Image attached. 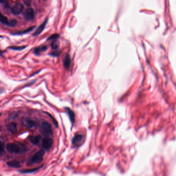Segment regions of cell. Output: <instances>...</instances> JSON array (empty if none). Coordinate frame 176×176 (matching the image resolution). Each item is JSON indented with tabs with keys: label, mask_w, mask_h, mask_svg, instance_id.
<instances>
[{
	"label": "cell",
	"mask_w": 176,
	"mask_h": 176,
	"mask_svg": "<svg viewBox=\"0 0 176 176\" xmlns=\"http://www.w3.org/2000/svg\"><path fill=\"white\" fill-rule=\"evenodd\" d=\"M41 131L45 136H50L53 134L51 125L47 122H43L41 125Z\"/></svg>",
	"instance_id": "obj_1"
},
{
	"label": "cell",
	"mask_w": 176,
	"mask_h": 176,
	"mask_svg": "<svg viewBox=\"0 0 176 176\" xmlns=\"http://www.w3.org/2000/svg\"><path fill=\"white\" fill-rule=\"evenodd\" d=\"M45 154L44 150L43 149L40 150L36 153H35L30 159V161L33 163H40L43 159L44 155Z\"/></svg>",
	"instance_id": "obj_2"
},
{
	"label": "cell",
	"mask_w": 176,
	"mask_h": 176,
	"mask_svg": "<svg viewBox=\"0 0 176 176\" xmlns=\"http://www.w3.org/2000/svg\"><path fill=\"white\" fill-rule=\"evenodd\" d=\"M24 19L28 21L33 20L35 18V12L32 8H28L24 14Z\"/></svg>",
	"instance_id": "obj_3"
},
{
	"label": "cell",
	"mask_w": 176,
	"mask_h": 176,
	"mask_svg": "<svg viewBox=\"0 0 176 176\" xmlns=\"http://www.w3.org/2000/svg\"><path fill=\"white\" fill-rule=\"evenodd\" d=\"M20 146L15 143H9L6 146L7 150L10 153H17L20 151Z\"/></svg>",
	"instance_id": "obj_4"
},
{
	"label": "cell",
	"mask_w": 176,
	"mask_h": 176,
	"mask_svg": "<svg viewBox=\"0 0 176 176\" xmlns=\"http://www.w3.org/2000/svg\"><path fill=\"white\" fill-rule=\"evenodd\" d=\"M23 10V6L20 3H16L11 8V12L14 15L19 14Z\"/></svg>",
	"instance_id": "obj_5"
},
{
	"label": "cell",
	"mask_w": 176,
	"mask_h": 176,
	"mask_svg": "<svg viewBox=\"0 0 176 176\" xmlns=\"http://www.w3.org/2000/svg\"><path fill=\"white\" fill-rule=\"evenodd\" d=\"M53 140L50 138H44L42 142V146L43 148L45 149H50L53 145Z\"/></svg>",
	"instance_id": "obj_6"
},
{
	"label": "cell",
	"mask_w": 176,
	"mask_h": 176,
	"mask_svg": "<svg viewBox=\"0 0 176 176\" xmlns=\"http://www.w3.org/2000/svg\"><path fill=\"white\" fill-rule=\"evenodd\" d=\"M47 22V19H46L45 20V21L37 28V29L36 30V31L34 32V33L33 34V36L35 37L37 36H38L39 35H40L42 31L44 30L46 24Z\"/></svg>",
	"instance_id": "obj_7"
},
{
	"label": "cell",
	"mask_w": 176,
	"mask_h": 176,
	"mask_svg": "<svg viewBox=\"0 0 176 176\" xmlns=\"http://www.w3.org/2000/svg\"><path fill=\"white\" fill-rule=\"evenodd\" d=\"M8 130L12 134L17 133L18 131V126L15 123H11L7 126Z\"/></svg>",
	"instance_id": "obj_8"
},
{
	"label": "cell",
	"mask_w": 176,
	"mask_h": 176,
	"mask_svg": "<svg viewBox=\"0 0 176 176\" xmlns=\"http://www.w3.org/2000/svg\"><path fill=\"white\" fill-rule=\"evenodd\" d=\"M25 126L29 129H32L37 126V123L33 120H27L24 122Z\"/></svg>",
	"instance_id": "obj_9"
},
{
	"label": "cell",
	"mask_w": 176,
	"mask_h": 176,
	"mask_svg": "<svg viewBox=\"0 0 176 176\" xmlns=\"http://www.w3.org/2000/svg\"><path fill=\"white\" fill-rule=\"evenodd\" d=\"M83 140V136L82 134H76L72 140L73 144L77 145L81 143Z\"/></svg>",
	"instance_id": "obj_10"
},
{
	"label": "cell",
	"mask_w": 176,
	"mask_h": 176,
	"mask_svg": "<svg viewBox=\"0 0 176 176\" xmlns=\"http://www.w3.org/2000/svg\"><path fill=\"white\" fill-rule=\"evenodd\" d=\"M41 139V136L40 135H33L31 136L29 138V140L31 143H33L34 145H37L39 143Z\"/></svg>",
	"instance_id": "obj_11"
},
{
	"label": "cell",
	"mask_w": 176,
	"mask_h": 176,
	"mask_svg": "<svg viewBox=\"0 0 176 176\" xmlns=\"http://www.w3.org/2000/svg\"><path fill=\"white\" fill-rule=\"evenodd\" d=\"M65 109L66 110L67 114H68V115L69 116V118L71 120V123H74L75 122V114L74 113V112L72 110H71L69 108H66Z\"/></svg>",
	"instance_id": "obj_12"
},
{
	"label": "cell",
	"mask_w": 176,
	"mask_h": 176,
	"mask_svg": "<svg viewBox=\"0 0 176 176\" xmlns=\"http://www.w3.org/2000/svg\"><path fill=\"white\" fill-rule=\"evenodd\" d=\"M71 65V58L69 55H66L63 61V65L66 69H69Z\"/></svg>",
	"instance_id": "obj_13"
},
{
	"label": "cell",
	"mask_w": 176,
	"mask_h": 176,
	"mask_svg": "<svg viewBox=\"0 0 176 176\" xmlns=\"http://www.w3.org/2000/svg\"><path fill=\"white\" fill-rule=\"evenodd\" d=\"M0 22L4 25L10 26V21H9L7 18L2 13H0Z\"/></svg>",
	"instance_id": "obj_14"
},
{
	"label": "cell",
	"mask_w": 176,
	"mask_h": 176,
	"mask_svg": "<svg viewBox=\"0 0 176 176\" xmlns=\"http://www.w3.org/2000/svg\"><path fill=\"white\" fill-rule=\"evenodd\" d=\"M35 27V26H32V27H29L27 29H25V30H23L22 31H18V32H15V33H13V35H23V34H27L28 33H29V32L31 31L32 30H33L34 28Z\"/></svg>",
	"instance_id": "obj_15"
},
{
	"label": "cell",
	"mask_w": 176,
	"mask_h": 176,
	"mask_svg": "<svg viewBox=\"0 0 176 176\" xmlns=\"http://www.w3.org/2000/svg\"><path fill=\"white\" fill-rule=\"evenodd\" d=\"M47 49V46L45 45H43L36 47L34 50V53L36 55H39L41 52L46 51Z\"/></svg>",
	"instance_id": "obj_16"
},
{
	"label": "cell",
	"mask_w": 176,
	"mask_h": 176,
	"mask_svg": "<svg viewBox=\"0 0 176 176\" xmlns=\"http://www.w3.org/2000/svg\"><path fill=\"white\" fill-rule=\"evenodd\" d=\"M7 164L8 166L9 167H15L18 168L20 167V163L19 161H9L7 163Z\"/></svg>",
	"instance_id": "obj_17"
},
{
	"label": "cell",
	"mask_w": 176,
	"mask_h": 176,
	"mask_svg": "<svg viewBox=\"0 0 176 176\" xmlns=\"http://www.w3.org/2000/svg\"><path fill=\"white\" fill-rule=\"evenodd\" d=\"M26 46H10L9 47L8 49L14 50V51H21L23 50V49H25Z\"/></svg>",
	"instance_id": "obj_18"
},
{
	"label": "cell",
	"mask_w": 176,
	"mask_h": 176,
	"mask_svg": "<svg viewBox=\"0 0 176 176\" xmlns=\"http://www.w3.org/2000/svg\"><path fill=\"white\" fill-rule=\"evenodd\" d=\"M59 45V43L57 40H54L51 44V47L52 49L53 50H56L57 49Z\"/></svg>",
	"instance_id": "obj_19"
},
{
	"label": "cell",
	"mask_w": 176,
	"mask_h": 176,
	"mask_svg": "<svg viewBox=\"0 0 176 176\" xmlns=\"http://www.w3.org/2000/svg\"><path fill=\"white\" fill-rule=\"evenodd\" d=\"M59 38V35L58 34H55L51 36L49 38H48L47 40H56Z\"/></svg>",
	"instance_id": "obj_20"
},
{
	"label": "cell",
	"mask_w": 176,
	"mask_h": 176,
	"mask_svg": "<svg viewBox=\"0 0 176 176\" xmlns=\"http://www.w3.org/2000/svg\"><path fill=\"white\" fill-rule=\"evenodd\" d=\"M38 169H39V168H35V169H26V170H21V171H20V172H21L22 173H30V172L35 171L37 170H38Z\"/></svg>",
	"instance_id": "obj_21"
},
{
	"label": "cell",
	"mask_w": 176,
	"mask_h": 176,
	"mask_svg": "<svg viewBox=\"0 0 176 176\" xmlns=\"http://www.w3.org/2000/svg\"><path fill=\"white\" fill-rule=\"evenodd\" d=\"M46 114H47L48 115H49V116H50V118L52 120V121H53V122L54 123V125L57 127H58V123H57V122L56 121V120L53 118V116L51 115V114H49V113H45Z\"/></svg>",
	"instance_id": "obj_22"
},
{
	"label": "cell",
	"mask_w": 176,
	"mask_h": 176,
	"mask_svg": "<svg viewBox=\"0 0 176 176\" xmlns=\"http://www.w3.org/2000/svg\"><path fill=\"white\" fill-rule=\"evenodd\" d=\"M4 150V145L3 143L0 141V152L3 151Z\"/></svg>",
	"instance_id": "obj_23"
},
{
	"label": "cell",
	"mask_w": 176,
	"mask_h": 176,
	"mask_svg": "<svg viewBox=\"0 0 176 176\" xmlns=\"http://www.w3.org/2000/svg\"><path fill=\"white\" fill-rule=\"evenodd\" d=\"M59 53L58 52H57V51L54 52H53V53H51V55L52 56H54V57H55V56L56 57V56H58V55H59Z\"/></svg>",
	"instance_id": "obj_24"
},
{
	"label": "cell",
	"mask_w": 176,
	"mask_h": 176,
	"mask_svg": "<svg viewBox=\"0 0 176 176\" xmlns=\"http://www.w3.org/2000/svg\"><path fill=\"white\" fill-rule=\"evenodd\" d=\"M3 2V0H0V3H1Z\"/></svg>",
	"instance_id": "obj_25"
},
{
	"label": "cell",
	"mask_w": 176,
	"mask_h": 176,
	"mask_svg": "<svg viewBox=\"0 0 176 176\" xmlns=\"http://www.w3.org/2000/svg\"><path fill=\"white\" fill-rule=\"evenodd\" d=\"M1 55H2V52L1 51H0V56H1Z\"/></svg>",
	"instance_id": "obj_26"
},
{
	"label": "cell",
	"mask_w": 176,
	"mask_h": 176,
	"mask_svg": "<svg viewBox=\"0 0 176 176\" xmlns=\"http://www.w3.org/2000/svg\"><path fill=\"white\" fill-rule=\"evenodd\" d=\"M1 115H2V114H0V117H1Z\"/></svg>",
	"instance_id": "obj_27"
},
{
	"label": "cell",
	"mask_w": 176,
	"mask_h": 176,
	"mask_svg": "<svg viewBox=\"0 0 176 176\" xmlns=\"http://www.w3.org/2000/svg\"><path fill=\"white\" fill-rule=\"evenodd\" d=\"M2 36H0V38H2Z\"/></svg>",
	"instance_id": "obj_28"
},
{
	"label": "cell",
	"mask_w": 176,
	"mask_h": 176,
	"mask_svg": "<svg viewBox=\"0 0 176 176\" xmlns=\"http://www.w3.org/2000/svg\"><path fill=\"white\" fill-rule=\"evenodd\" d=\"M43 1H46V0H43Z\"/></svg>",
	"instance_id": "obj_29"
}]
</instances>
